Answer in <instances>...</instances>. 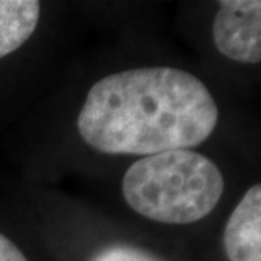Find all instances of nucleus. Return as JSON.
<instances>
[{
	"mask_svg": "<svg viewBox=\"0 0 261 261\" xmlns=\"http://www.w3.org/2000/svg\"><path fill=\"white\" fill-rule=\"evenodd\" d=\"M217 121V103L197 76L153 66L98 80L87 93L76 127L100 153L151 156L198 146Z\"/></svg>",
	"mask_w": 261,
	"mask_h": 261,
	"instance_id": "f257e3e1",
	"label": "nucleus"
},
{
	"mask_svg": "<svg viewBox=\"0 0 261 261\" xmlns=\"http://www.w3.org/2000/svg\"><path fill=\"white\" fill-rule=\"evenodd\" d=\"M224 194V176L207 156L173 149L129 166L122 195L141 216L163 224H192L208 216Z\"/></svg>",
	"mask_w": 261,
	"mask_h": 261,
	"instance_id": "f03ea898",
	"label": "nucleus"
},
{
	"mask_svg": "<svg viewBox=\"0 0 261 261\" xmlns=\"http://www.w3.org/2000/svg\"><path fill=\"white\" fill-rule=\"evenodd\" d=\"M212 25L217 51L239 63H259L261 60V2L224 0Z\"/></svg>",
	"mask_w": 261,
	"mask_h": 261,
	"instance_id": "7ed1b4c3",
	"label": "nucleus"
},
{
	"mask_svg": "<svg viewBox=\"0 0 261 261\" xmlns=\"http://www.w3.org/2000/svg\"><path fill=\"white\" fill-rule=\"evenodd\" d=\"M229 261H261V187L253 185L232 211L224 229Z\"/></svg>",
	"mask_w": 261,
	"mask_h": 261,
	"instance_id": "20e7f679",
	"label": "nucleus"
},
{
	"mask_svg": "<svg viewBox=\"0 0 261 261\" xmlns=\"http://www.w3.org/2000/svg\"><path fill=\"white\" fill-rule=\"evenodd\" d=\"M41 4L36 0H0V58L17 51L38 28Z\"/></svg>",
	"mask_w": 261,
	"mask_h": 261,
	"instance_id": "39448f33",
	"label": "nucleus"
},
{
	"mask_svg": "<svg viewBox=\"0 0 261 261\" xmlns=\"http://www.w3.org/2000/svg\"><path fill=\"white\" fill-rule=\"evenodd\" d=\"M92 261H161V259L143 251V249L117 244V246L102 249L100 253H97L92 258Z\"/></svg>",
	"mask_w": 261,
	"mask_h": 261,
	"instance_id": "423d86ee",
	"label": "nucleus"
},
{
	"mask_svg": "<svg viewBox=\"0 0 261 261\" xmlns=\"http://www.w3.org/2000/svg\"><path fill=\"white\" fill-rule=\"evenodd\" d=\"M0 261H28V258L7 236L0 234Z\"/></svg>",
	"mask_w": 261,
	"mask_h": 261,
	"instance_id": "0eeeda50",
	"label": "nucleus"
}]
</instances>
